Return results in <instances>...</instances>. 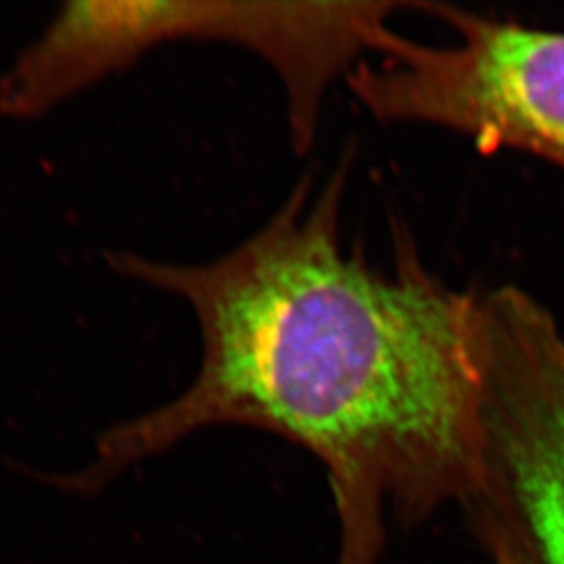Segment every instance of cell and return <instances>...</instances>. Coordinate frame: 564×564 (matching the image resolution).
<instances>
[{
  "mask_svg": "<svg viewBox=\"0 0 564 564\" xmlns=\"http://www.w3.org/2000/svg\"><path fill=\"white\" fill-rule=\"evenodd\" d=\"M455 30L447 46L380 26L347 85L380 123L432 124L482 154L521 150L564 171V33L497 21L457 6L416 2Z\"/></svg>",
  "mask_w": 564,
  "mask_h": 564,
  "instance_id": "2",
  "label": "cell"
},
{
  "mask_svg": "<svg viewBox=\"0 0 564 564\" xmlns=\"http://www.w3.org/2000/svg\"><path fill=\"white\" fill-rule=\"evenodd\" d=\"M305 26L302 2H96L88 41L108 74L161 44L203 39L240 44L280 75L299 59Z\"/></svg>",
  "mask_w": 564,
  "mask_h": 564,
  "instance_id": "4",
  "label": "cell"
},
{
  "mask_svg": "<svg viewBox=\"0 0 564 564\" xmlns=\"http://www.w3.org/2000/svg\"><path fill=\"white\" fill-rule=\"evenodd\" d=\"M485 468L479 508L497 564H564V335L532 294H480Z\"/></svg>",
  "mask_w": 564,
  "mask_h": 564,
  "instance_id": "3",
  "label": "cell"
},
{
  "mask_svg": "<svg viewBox=\"0 0 564 564\" xmlns=\"http://www.w3.org/2000/svg\"><path fill=\"white\" fill-rule=\"evenodd\" d=\"M351 155L311 176L235 251L203 265L108 252L119 276L174 294L202 336L177 399L102 433L69 479L94 490L203 427L249 426L307 447L329 475L338 564H375L388 502L469 499L485 468L479 293L435 276L400 236L391 269L341 240Z\"/></svg>",
  "mask_w": 564,
  "mask_h": 564,
  "instance_id": "1",
  "label": "cell"
}]
</instances>
